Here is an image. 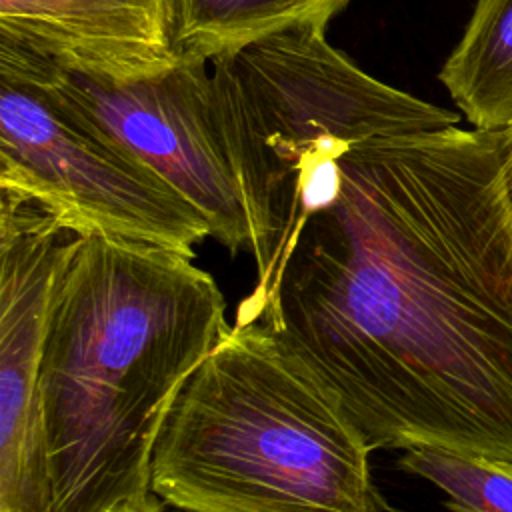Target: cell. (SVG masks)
Listing matches in <instances>:
<instances>
[{
	"mask_svg": "<svg viewBox=\"0 0 512 512\" xmlns=\"http://www.w3.org/2000/svg\"><path fill=\"white\" fill-rule=\"evenodd\" d=\"M500 168L504 194L512 212V124L500 130Z\"/></svg>",
	"mask_w": 512,
	"mask_h": 512,
	"instance_id": "12",
	"label": "cell"
},
{
	"mask_svg": "<svg viewBox=\"0 0 512 512\" xmlns=\"http://www.w3.org/2000/svg\"><path fill=\"white\" fill-rule=\"evenodd\" d=\"M382 512H386V510H382Z\"/></svg>",
	"mask_w": 512,
	"mask_h": 512,
	"instance_id": "14",
	"label": "cell"
},
{
	"mask_svg": "<svg viewBox=\"0 0 512 512\" xmlns=\"http://www.w3.org/2000/svg\"><path fill=\"white\" fill-rule=\"evenodd\" d=\"M70 230L0 190V512H54L40 410V354Z\"/></svg>",
	"mask_w": 512,
	"mask_h": 512,
	"instance_id": "7",
	"label": "cell"
},
{
	"mask_svg": "<svg viewBox=\"0 0 512 512\" xmlns=\"http://www.w3.org/2000/svg\"><path fill=\"white\" fill-rule=\"evenodd\" d=\"M114 512H168L166 510V504L154 494L150 492L148 496L140 498V500H134V502H126L122 504L118 510Z\"/></svg>",
	"mask_w": 512,
	"mask_h": 512,
	"instance_id": "13",
	"label": "cell"
},
{
	"mask_svg": "<svg viewBox=\"0 0 512 512\" xmlns=\"http://www.w3.org/2000/svg\"><path fill=\"white\" fill-rule=\"evenodd\" d=\"M374 450L512 460V212L500 130L356 144L242 302Z\"/></svg>",
	"mask_w": 512,
	"mask_h": 512,
	"instance_id": "1",
	"label": "cell"
},
{
	"mask_svg": "<svg viewBox=\"0 0 512 512\" xmlns=\"http://www.w3.org/2000/svg\"><path fill=\"white\" fill-rule=\"evenodd\" d=\"M0 190L76 236H108L194 258L204 216L58 88L50 62L0 40Z\"/></svg>",
	"mask_w": 512,
	"mask_h": 512,
	"instance_id": "5",
	"label": "cell"
},
{
	"mask_svg": "<svg viewBox=\"0 0 512 512\" xmlns=\"http://www.w3.org/2000/svg\"><path fill=\"white\" fill-rule=\"evenodd\" d=\"M438 78L474 128L512 124V0H476Z\"/></svg>",
	"mask_w": 512,
	"mask_h": 512,
	"instance_id": "9",
	"label": "cell"
},
{
	"mask_svg": "<svg viewBox=\"0 0 512 512\" xmlns=\"http://www.w3.org/2000/svg\"><path fill=\"white\" fill-rule=\"evenodd\" d=\"M228 326L224 294L192 256L72 236L38 374L54 512H114L152 492L164 418Z\"/></svg>",
	"mask_w": 512,
	"mask_h": 512,
	"instance_id": "2",
	"label": "cell"
},
{
	"mask_svg": "<svg viewBox=\"0 0 512 512\" xmlns=\"http://www.w3.org/2000/svg\"><path fill=\"white\" fill-rule=\"evenodd\" d=\"M294 28L210 60L222 132L250 220L264 286L290 234L338 190L340 158L360 142L458 126L460 116L364 72Z\"/></svg>",
	"mask_w": 512,
	"mask_h": 512,
	"instance_id": "4",
	"label": "cell"
},
{
	"mask_svg": "<svg viewBox=\"0 0 512 512\" xmlns=\"http://www.w3.org/2000/svg\"><path fill=\"white\" fill-rule=\"evenodd\" d=\"M352 0H170L180 54L212 60L294 28L326 30Z\"/></svg>",
	"mask_w": 512,
	"mask_h": 512,
	"instance_id": "10",
	"label": "cell"
},
{
	"mask_svg": "<svg viewBox=\"0 0 512 512\" xmlns=\"http://www.w3.org/2000/svg\"><path fill=\"white\" fill-rule=\"evenodd\" d=\"M370 454L338 396L240 304L164 418L150 488L182 512H382Z\"/></svg>",
	"mask_w": 512,
	"mask_h": 512,
	"instance_id": "3",
	"label": "cell"
},
{
	"mask_svg": "<svg viewBox=\"0 0 512 512\" xmlns=\"http://www.w3.org/2000/svg\"><path fill=\"white\" fill-rule=\"evenodd\" d=\"M0 40L112 82L154 76L180 58L170 0H0Z\"/></svg>",
	"mask_w": 512,
	"mask_h": 512,
	"instance_id": "8",
	"label": "cell"
},
{
	"mask_svg": "<svg viewBox=\"0 0 512 512\" xmlns=\"http://www.w3.org/2000/svg\"><path fill=\"white\" fill-rule=\"evenodd\" d=\"M208 64L180 54L168 70L128 82L50 68L64 96L182 194L218 244L230 254H252L254 236Z\"/></svg>",
	"mask_w": 512,
	"mask_h": 512,
	"instance_id": "6",
	"label": "cell"
},
{
	"mask_svg": "<svg viewBox=\"0 0 512 512\" xmlns=\"http://www.w3.org/2000/svg\"><path fill=\"white\" fill-rule=\"evenodd\" d=\"M398 468L446 494L452 512H512V460L416 446L402 450Z\"/></svg>",
	"mask_w": 512,
	"mask_h": 512,
	"instance_id": "11",
	"label": "cell"
}]
</instances>
